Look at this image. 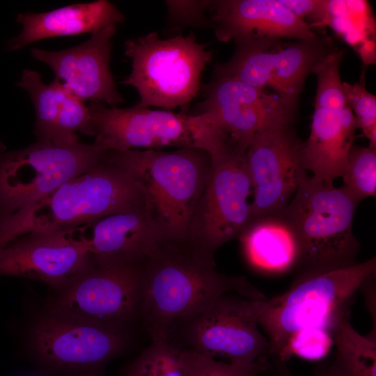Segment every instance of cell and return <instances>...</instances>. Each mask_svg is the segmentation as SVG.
Returning a JSON list of instances; mask_svg holds the SVG:
<instances>
[{"mask_svg": "<svg viewBox=\"0 0 376 376\" xmlns=\"http://www.w3.org/2000/svg\"><path fill=\"white\" fill-rule=\"evenodd\" d=\"M140 317L151 340H167L177 320L219 297L235 293L250 300L267 297L244 276L221 274L195 257L186 244L163 241L141 265Z\"/></svg>", "mask_w": 376, "mask_h": 376, "instance_id": "obj_1", "label": "cell"}, {"mask_svg": "<svg viewBox=\"0 0 376 376\" xmlns=\"http://www.w3.org/2000/svg\"><path fill=\"white\" fill-rule=\"evenodd\" d=\"M142 209L139 185L103 156L91 169L0 219V249L27 234L73 228Z\"/></svg>", "mask_w": 376, "mask_h": 376, "instance_id": "obj_2", "label": "cell"}, {"mask_svg": "<svg viewBox=\"0 0 376 376\" xmlns=\"http://www.w3.org/2000/svg\"><path fill=\"white\" fill-rule=\"evenodd\" d=\"M104 159L139 185L148 216L164 241L187 244L192 213L211 172V155L186 147L106 150Z\"/></svg>", "mask_w": 376, "mask_h": 376, "instance_id": "obj_3", "label": "cell"}, {"mask_svg": "<svg viewBox=\"0 0 376 376\" xmlns=\"http://www.w3.org/2000/svg\"><path fill=\"white\" fill-rule=\"evenodd\" d=\"M375 271L374 257L344 267L299 272L283 293L256 300L269 355L277 359L290 336L302 329L319 327L331 333L340 320L350 315L357 291Z\"/></svg>", "mask_w": 376, "mask_h": 376, "instance_id": "obj_4", "label": "cell"}, {"mask_svg": "<svg viewBox=\"0 0 376 376\" xmlns=\"http://www.w3.org/2000/svg\"><path fill=\"white\" fill-rule=\"evenodd\" d=\"M358 205L343 186L336 187L315 176L301 184L282 212L299 240L300 272L357 263L360 244L352 226Z\"/></svg>", "mask_w": 376, "mask_h": 376, "instance_id": "obj_5", "label": "cell"}, {"mask_svg": "<svg viewBox=\"0 0 376 376\" xmlns=\"http://www.w3.org/2000/svg\"><path fill=\"white\" fill-rule=\"evenodd\" d=\"M125 54L132 70L123 84L137 91L142 107H155L187 113L200 90L202 72L212 58L207 45L194 33L166 39L155 31L125 43Z\"/></svg>", "mask_w": 376, "mask_h": 376, "instance_id": "obj_6", "label": "cell"}, {"mask_svg": "<svg viewBox=\"0 0 376 376\" xmlns=\"http://www.w3.org/2000/svg\"><path fill=\"white\" fill-rule=\"evenodd\" d=\"M88 107L94 143L105 150L194 147L212 155L224 146L220 134L205 114L151 109L137 104L121 109L95 101H91Z\"/></svg>", "mask_w": 376, "mask_h": 376, "instance_id": "obj_7", "label": "cell"}, {"mask_svg": "<svg viewBox=\"0 0 376 376\" xmlns=\"http://www.w3.org/2000/svg\"><path fill=\"white\" fill-rule=\"evenodd\" d=\"M211 157V172L190 219L187 246L195 257L215 264L217 249L238 239L253 221V187L245 152L226 148Z\"/></svg>", "mask_w": 376, "mask_h": 376, "instance_id": "obj_8", "label": "cell"}, {"mask_svg": "<svg viewBox=\"0 0 376 376\" xmlns=\"http://www.w3.org/2000/svg\"><path fill=\"white\" fill-rule=\"evenodd\" d=\"M105 151L79 141L69 146L36 142L0 152V219L91 169Z\"/></svg>", "mask_w": 376, "mask_h": 376, "instance_id": "obj_9", "label": "cell"}, {"mask_svg": "<svg viewBox=\"0 0 376 376\" xmlns=\"http://www.w3.org/2000/svg\"><path fill=\"white\" fill-rule=\"evenodd\" d=\"M127 327L49 311L34 323L31 344L39 361L52 370L72 376L101 373L125 350Z\"/></svg>", "mask_w": 376, "mask_h": 376, "instance_id": "obj_10", "label": "cell"}, {"mask_svg": "<svg viewBox=\"0 0 376 376\" xmlns=\"http://www.w3.org/2000/svg\"><path fill=\"white\" fill-rule=\"evenodd\" d=\"M232 57L215 66L216 76L237 79L275 95L295 108L307 75L331 49L318 36L308 40L237 42Z\"/></svg>", "mask_w": 376, "mask_h": 376, "instance_id": "obj_11", "label": "cell"}, {"mask_svg": "<svg viewBox=\"0 0 376 376\" xmlns=\"http://www.w3.org/2000/svg\"><path fill=\"white\" fill-rule=\"evenodd\" d=\"M256 300L224 294L198 311L175 321L180 349L232 363H251L269 355V344L259 330Z\"/></svg>", "mask_w": 376, "mask_h": 376, "instance_id": "obj_12", "label": "cell"}, {"mask_svg": "<svg viewBox=\"0 0 376 376\" xmlns=\"http://www.w3.org/2000/svg\"><path fill=\"white\" fill-rule=\"evenodd\" d=\"M295 108L270 93L235 79L214 75L194 114H205L226 147L245 152L253 137L290 125Z\"/></svg>", "mask_w": 376, "mask_h": 376, "instance_id": "obj_13", "label": "cell"}, {"mask_svg": "<svg viewBox=\"0 0 376 376\" xmlns=\"http://www.w3.org/2000/svg\"><path fill=\"white\" fill-rule=\"evenodd\" d=\"M141 265L93 263L58 290L49 311L97 323L128 326L140 317Z\"/></svg>", "mask_w": 376, "mask_h": 376, "instance_id": "obj_14", "label": "cell"}, {"mask_svg": "<svg viewBox=\"0 0 376 376\" xmlns=\"http://www.w3.org/2000/svg\"><path fill=\"white\" fill-rule=\"evenodd\" d=\"M290 125L260 132L245 151L253 187V219L282 212L308 177L302 142Z\"/></svg>", "mask_w": 376, "mask_h": 376, "instance_id": "obj_15", "label": "cell"}, {"mask_svg": "<svg viewBox=\"0 0 376 376\" xmlns=\"http://www.w3.org/2000/svg\"><path fill=\"white\" fill-rule=\"evenodd\" d=\"M92 265L84 225L27 234L0 249V275L38 281L57 290Z\"/></svg>", "mask_w": 376, "mask_h": 376, "instance_id": "obj_16", "label": "cell"}, {"mask_svg": "<svg viewBox=\"0 0 376 376\" xmlns=\"http://www.w3.org/2000/svg\"><path fill=\"white\" fill-rule=\"evenodd\" d=\"M116 30V25H109L75 47L60 51L34 48L31 54L49 65L55 80L82 101L89 100L116 107L124 102L110 68L111 39Z\"/></svg>", "mask_w": 376, "mask_h": 376, "instance_id": "obj_17", "label": "cell"}, {"mask_svg": "<svg viewBox=\"0 0 376 376\" xmlns=\"http://www.w3.org/2000/svg\"><path fill=\"white\" fill-rule=\"evenodd\" d=\"M208 12L216 38L224 42L317 37L307 23L279 0L212 1Z\"/></svg>", "mask_w": 376, "mask_h": 376, "instance_id": "obj_18", "label": "cell"}, {"mask_svg": "<svg viewBox=\"0 0 376 376\" xmlns=\"http://www.w3.org/2000/svg\"><path fill=\"white\" fill-rule=\"evenodd\" d=\"M17 85L29 93L34 107L36 142L69 146L79 142L77 132L94 136L88 107L61 82L46 84L38 72L26 69Z\"/></svg>", "mask_w": 376, "mask_h": 376, "instance_id": "obj_19", "label": "cell"}, {"mask_svg": "<svg viewBox=\"0 0 376 376\" xmlns=\"http://www.w3.org/2000/svg\"><path fill=\"white\" fill-rule=\"evenodd\" d=\"M84 227L98 265H141L164 241L145 209L112 214Z\"/></svg>", "mask_w": 376, "mask_h": 376, "instance_id": "obj_20", "label": "cell"}, {"mask_svg": "<svg viewBox=\"0 0 376 376\" xmlns=\"http://www.w3.org/2000/svg\"><path fill=\"white\" fill-rule=\"evenodd\" d=\"M314 107L309 136L302 142L304 165L313 176L334 184L353 146L355 117L349 105L342 109Z\"/></svg>", "mask_w": 376, "mask_h": 376, "instance_id": "obj_21", "label": "cell"}, {"mask_svg": "<svg viewBox=\"0 0 376 376\" xmlns=\"http://www.w3.org/2000/svg\"><path fill=\"white\" fill-rule=\"evenodd\" d=\"M116 6L106 0L76 3L42 13L19 14L21 33L8 42V49L17 50L38 40L54 37L93 33L125 21Z\"/></svg>", "mask_w": 376, "mask_h": 376, "instance_id": "obj_22", "label": "cell"}, {"mask_svg": "<svg viewBox=\"0 0 376 376\" xmlns=\"http://www.w3.org/2000/svg\"><path fill=\"white\" fill-rule=\"evenodd\" d=\"M237 240L246 262L257 272L278 275L299 266V240L282 212L253 219Z\"/></svg>", "mask_w": 376, "mask_h": 376, "instance_id": "obj_23", "label": "cell"}, {"mask_svg": "<svg viewBox=\"0 0 376 376\" xmlns=\"http://www.w3.org/2000/svg\"><path fill=\"white\" fill-rule=\"evenodd\" d=\"M350 315L340 320L331 331L336 357L327 376H376V331L360 334L350 321Z\"/></svg>", "mask_w": 376, "mask_h": 376, "instance_id": "obj_24", "label": "cell"}, {"mask_svg": "<svg viewBox=\"0 0 376 376\" xmlns=\"http://www.w3.org/2000/svg\"><path fill=\"white\" fill-rule=\"evenodd\" d=\"M123 376H185L180 349L166 340H151Z\"/></svg>", "mask_w": 376, "mask_h": 376, "instance_id": "obj_25", "label": "cell"}, {"mask_svg": "<svg viewBox=\"0 0 376 376\" xmlns=\"http://www.w3.org/2000/svg\"><path fill=\"white\" fill-rule=\"evenodd\" d=\"M340 178L343 187L358 203L369 196H375L376 149L353 145Z\"/></svg>", "mask_w": 376, "mask_h": 376, "instance_id": "obj_26", "label": "cell"}, {"mask_svg": "<svg viewBox=\"0 0 376 376\" xmlns=\"http://www.w3.org/2000/svg\"><path fill=\"white\" fill-rule=\"evenodd\" d=\"M185 376H257L267 369L261 359L251 363H224L208 355L180 349Z\"/></svg>", "mask_w": 376, "mask_h": 376, "instance_id": "obj_27", "label": "cell"}, {"mask_svg": "<svg viewBox=\"0 0 376 376\" xmlns=\"http://www.w3.org/2000/svg\"><path fill=\"white\" fill-rule=\"evenodd\" d=\"M334 345L329 331L319 327H308L294 333L281 356L275 360L288 361L293 355L308 361L324 358Z\"/></svg>", "mask_w": 376, "mask_h": 376, "instance_id": "obj_28", "label": "cell"}, {"mask_svg": "<svg viewBox=\"0 0 376 376\" xmlns=\"http://www.w3.org/2000/svg\"><path fill=\"white\" fill-rule=\"evenodd\" d=\"M347 102L352 109L357 128H361L369 141V147L376 149V97L360 84L343 82Z\"/></svg>", "mask_w": 376, "mask_h": 376, "instance_id": "obj_29", "label": "cell"}, {"mask_svg": "<svg viewBox=\"0 0 376 376\" xmlns=\"http://www.w3.org/2000/svg\"><path fill=\"white\" fill-rule=\"evenodd\" d=\"M212 1H166L167 22L171 30L186 26L212 27L206 11Z\"/></svg>", "mask_w": 376, "mask_h": 376, "instance_id": "obj_30", "label": "cell"}, {"mask_svg": "<svg viewBox=\"0 0 376 376\" xmlns=\"http://www.w3.org/2000/svg\"><path fill=\"white\" fill-rule=\"evenodd\" d=\"M299 19L310 22L309 26H324L328 7L324 0H279Z\"/></svg>", "mask_w": 376, "mask_h": 376, "instance_id": "obj_31", "label": "cell"}, {"mask_svg": "<svg viewBox=\"0 0 376 376\" xmlns=\"http://www.w3.org/2000/svg\"><path fill=\"white\" fill-rule=\"evenodd\" d=\"M375 274L369 276L360 285L359 290H361L365 297L366 306L373 319L372 330H376V288Z\"/></svg>", "mask_w": 376, "mask_h": 376, "instance_id": "obj_32", "label": "cell"}, {"mask_svg": "<svg viewBox=\"0 0 376 376\" xmlns=\"http://www.w3.org/2000/svg\"><path fill=\"white\" fill-rule=\"evenodd\" d=\"M275 366L277 376H295L288 369L285 362L275 360ZM314 376H327L324 371H318Z\"/></svg>", "mask_w": 376, "mask_h": 376, "instance_id": "obj_33", "label": "cell"}, {"mask_svg": "<svg viewBox=\"0 0 376 376\" xmlns=\"http://www.w3.org/2000/svg\"><path fill=\"white\" fill-rule=\"evenodd\" d=\"M85 376H106L103 373H91Z\"/></svg>", "mask_w": 376, "mask_h": 376, "instance_id": "obj_34", "label": "cell"}]
</instances>
